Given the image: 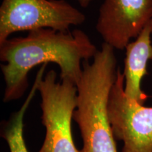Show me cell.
Wrapping results in <instances>:
<instances>
[{
  "mask_svg": "<svg viewBox=\"0 0 152 152\" xmlns=\"http://www.w3.org/2000/svg\"><path fill=\"white\" fill-rule=\"evenodd\" d=\"M75 1H77L82 7L86 8L94 0H75Z\"/></svg>",
  "mask_w": 152,
  "mask_h": 152,
  "instance_id": "9",
  "label": "cell"
},
{
  "mask_svg": "<svg viewBox=\"0 0 152 152\" xmlns=\"http://www.w3.org/2000/svg\"><path fill=\"white\" fill-rule=\"evenodd\" d=\"M37 78L36 77L31 91L20 109L14 112L8 121H4L1 130V137L7 142L10 152H29L23 135V120L30 104L37 91Z\"/></svg>",
  "mask_w": 152,
  "mask_h": 152,
  "instance_id": "8",
  "label": "cell"
},
{
  "mask_svg": "<svg viewBox=\"0 0 152 152\" xmlns=\"http://www.w3.org/2000/svg\"><path fill=\"white\" fill-rule=\"evenodd\" d=\"M152 19V0H104L96 30L104 43L123 50Z\"/></svg>",
  "mask_w": 152,
  "mask_h": 152,
  "instance_id": "6",
  "label": "cell"
},
{
  "mask_svg": "<svg viewBox=\"0 0 152 152\" xmlns=\"http://www.w3.org/2000/svg\"><path fill=\"white\" fill-rule=\"evenodd\" d=\"M46 66L42 65L36 77L42 123L45 128V140L38 152H79L74 144L71 124L77 106V87L67 80L57 81L54 70L43 77Z\"/></svg>",
  "mask_w": 152,
  "mask_h": 152,
  "instance_id": "3",
  "label": "cell"
},
{
  "mask_svg": "<svg viewBox=\"0 0 152 152\" xmlns=\"http://www.w3.org/2000/svg\"><path fill=\"white\" fill-rule=\"evenodd\" d=\"M114 50L104 42L92 63L89 60L83 62L73 113V121L78 125L83 140L79 152H118L108 115L109 94L118 70Z\"/></svg>",
  "mask_w": 152,
  "mask_h": 152,
  "instance_id": "2",
  "label": "cell"
},
{
  "mask_svg": "<svg viewBox=\"0 0 152 152\" xmlns=\"http://www.w3.org/2000/svg\"><path fill=\"white\" fill-rule=\"evenodd\" d=\"M124 75L118 68L108 101L114 137L123 142L122 152H152V106L130 99L124 91Z\"/></svg>",
  "mask_w": 152,
  "mask_h": 152,
  "instance_id": "5",
  "label": "cell"
},
{
  "mask_svg": "<svg viewBox=\"0 0 152 152\" xmlns=\"http://www.w3.org/2000/svg\"><path fill=\"white\" fill-rule=\"evenodd\" d=\"M152 19L134 41L125 47L124 71L125 94L130 99L144 105L148 95L141 88L142 80L148 72L147 64L152 60Z\"/></svg>",
  "mask_w": 152,
  "mask_h": 152,
  "instance_id": "7",
  "label": "cell"
},
{
  "mask_svg": "<svg viewBox=\"0 0 152 152\" xmlns=\"http://www.w3.org/2000/svg\"><path fill=\"white\" fill-rule=\"evenodd\" d=\"M98 49L81 30L57 31L51 28L30 30L25 37L8 38L0 44L1 70L6 87L5 103L23 96L28 75L41 64L54 63L60 68L61 80L75 85L80 79L83 62L92 58Z\"/></svg>",
  "mask_w": 152,
  "mask_h": 152,
  "instance_id": "1",
  "label": "cell"
},
{
  "mask_svg": "<svg viewBox=\"0 0 152 152\" xmlns=\"http://www.w3.org/2000/svg\"><path fill=\"white\" fill-rule=\"evenodd\" d=\"M86 16L66 0H2L0 7V44L11 34L39 28L67 32Z\"/></svg>",
  "mask_w": 152,
  "mask_h": 152,
  "instance_id": "4",
  "label": "cell"
}]
</instances>
